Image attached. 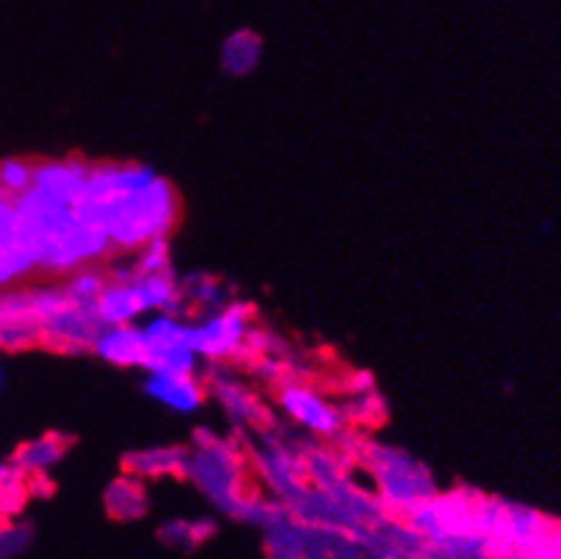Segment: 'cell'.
Instances as JSON below:
<instances>
[{"label":"cell","mask_w":561,"mask_h":559,"mask_svg":"<svg viewBox=\"0 0 561 559\" xmlns=\"http://www.w3.org/2000/svg\"><path fill=\"white\" fill-rule=\"evenodd\" d=\"M14 207L38 275H73L114 250L103 228L84 224L71 204L57 202L36 187L16 196Z\"/></svg>","instance_id":"6da1fadb"},{"label":"cell","mask_w":561,"mask_h":559,"mask_svg":"<svg viewBox=\"0 0 561 559\" xmlns=\"http://www.w3.org/2000/svg\"><path fill=\"white\" fill-rule=\"evenodd\" d=\"M79 218L106 231L114 250L134 253L158 237H171L180 220V198L165 176H154L139 191L117 193L106 202H77Z\"/></svg>","instance_id":"7a4b0ae2"},{"label":"cell","mask_w":561,"mask_h":559,"mask_svg":"<svg viewBox=\"0 0 561 559\" xmlns=\"http://www.w3.org/2000/svg\"><path fill=\"white\" fill-rule=\"evenodd\" d=\"M371 472L377 481V494L386 507H397L399 513H408L423 500L434 494L432 476L421 461L410 459L402 450H393L386 446H375L369 450Z\"/></svg>","instance_id":"3957f363"},{"label":"cell","mask_w":561,"mask_h":559,"mask_svg":"<svg viewBox=\"0 0 561 559\" xmlns=\"http://www.w3.org/2000/svg\"><path fill=\"white\" fill-rule=\"evenodd\" d=\"M198 454H191V476L198 487L209 494L215 505L226 507L231 516H237L244 505L242 481H239V459L220 441H215L211 432H196Z\"/></svg>","instance_id":"277c9868"},{"label":"cell","mask_w":561,"mask_h":559,"mask_svg":"<svg viewBox=\"0 0 561 559\" xmlns=\"http://www.w3.org/2000/svg\"><path fill=\"white\" fill-rule=\"evenodd\" d=\"M147 340V373H182L193 375L198 367V353L191 345V323L176 312L158 310L141 323Z\"/></svg>","instance_id":"5b68a950"},{"label":"cell","mask_w":561,"mask_h":559,"mask_svg":"<svg viewBox=\"0 0 561 559\" xmlns=\"http://www.w3.org/2000/svg\"><path fill=\"white\" fill-rule=\"evenodd\" d=\"M250 318H253V307L242 301H228L220 310L206 312L191 323L193 351L209 362H226L237 356L248 345V334L253 332Z\"/></svg>","instance_id":"8992f818"},{"label":"cell","mask_w":561,"mask_h":559,"mask_svg":"<svg viewBox=\"0 0 561 559\" xmlns=\"http://www.w3.org/2000/svg\"><path fill=\"white\" fill-rule=\"evenodd\" d=\"M279 408L285 410L290 421H296L305 430L314 432L320 437H336L345 426V413L340 408H334L331 402H325L318 391H312L309 386L301 384H285L277 393Z\"/></svg>","instance_id":"52a82bcc"},{"label":"cell","mask_w":561,"mask_h":559,"mask_svg":"<svg viewBox=\"0 0 561 559\" xmlns=\"http://www.w3.org/2000/svg\"><path fill=\"white\" fill-rule=\"evenodd\" d=\"M36 275V264L20 228L14 198L0 193V290L22 285Z\"/></svg>","instance_id":"ba28073f"},{"label":"cell","mask_w":561,"mask_h":559,"mask_svg":"<svg viewBox=\"0 0 561 559\" xmlns=\"http://www.w3.org/2000/svg\"><path fill=\"white\" fill-rule=\"evenodd\" d=\"M90 169H93V163L79 161V158H71V161L33 163V187L73 207L82 198Z\"/></svg>","instance_id":"9c48e42d"},{"label":"cell","mask_w":561,"mask_h":559,"mask_svg":"<svg viewBox=\"0 0 561 559\" xmlns=\"http://www.w3.org/2000/svg\"><path fill=\"white\" fill-rule=\"evenodd\" d=\"M93 353L114 367L145 369L147 340L145 329L136 323H119V327H103L93 342Z\"/></svg>","instance_id":"30bf717a"},{"label":"cell","mask_w":561,"mask_h":559,"mask_svg":"<svg viewBox=\"0 0 561 559\" xmlns=\"http://www.w3.org/2000/svg\"><path fill=\"white\" fill-rule=\"evenodd\" d=\"M145 393L163 408L174 410V413H196L204 404V386L196 380V375H182V373H147L145 378Z\"/></svg>","instance_id":"8fae6325"},{"label":"cell","mask_w":561,"mask_h":559,"mask_svg":"<svg viewBox=\"0 0 561 559\" xmlns=\"http://www.w3.org/2000/svg\"><path fill=\"white\" fill-rule=\"evenodd\" d=\"M125 472L141 478H185L191 476V450L182 446L147 448L128 454L123 461Z\"/></svg>","instance_id":"7c38bea8"},{"label":"cell","mask_w":561,"mask_h":559,"mask_svg":"<svg viewBox=\"0 0 561 559\" xmlns=\"http://www.w3.org/2000/svg\"><path fill=\"white\" fill-rule=\"evenodd\" d=\"M95 310L103 327H119V323H136L147 312L136 283H112L108 280L95 299Z\"/></svg>","instance_id":"4fadbf2b"},{"label":"cell","mask_w":561,"mask_h":559,"mask_svg":"<svg viewBox=\"0 0 561 559\" xmlns=\"http://www.w3.org/2000/svg\"><path fill=\"white\" fill-rule=\"evenodd\" d=\"M106 511L108 516L117 518V522H134V518H141L150 507V500H147L145 483L141 478L125 472L123 478L108 483L106 489Z\"/></svg>","instance_id":"5bb4252c"},{"label":"cell","mask_w":561,"mask_h":559,"mask_svg":"<svg viewBox=\"0 0 561 559\" xmlns=\"http://www.w3.org/2000/svg\"><path fill=\"white\" fill-rule=\"evenodd\" d=\"M68 446H71V443L60 435L36 437V441L22 443V446L16 448L11 467H14L16 472H22L25 478L33 476V472H47L49 467H55L57 461L66 456Z\"/></svg>","instance_id":"9a60e30c"},{"label":"cell","mask_w":561,"mask_h":559,"mask_svg":"<svg viewBox=\"0 0 561 559\" xmlns=\"http://www.w3.org/2000/svg\"><path fill=\"white\" fill-rule=\"evenodd\" d=\"M134 283L136 288H139L147 312H180V280L174 277L171 266L169 270L150 272V275H136Z\"/></svg>","instance_id":"2e32d148"},{"label":"cell","mask_w":561,"mask_h":559,"mask_svg":"<svg viewBox=\"0 0 561 559\" xmlns=\"http://www.w3.org/2000/svg\"><path fill=\"white\" fill-rule=\"evenodd\" d=\"M263 57L261 38L253 31H237L226 38L220 53V62L231 77H248L257 68Z\"/></svg>","instance_id":"e0dca14e"},{"label":"cell","mask_w":561,"mask_h":559,"mask_svg":"<svg viewBox=\"0 0 561 559\" xmlns=\"http://www.w3.org/2000/svg\"><path fill=\"white\" fill-rule=\"evenodd\" d=\"M180 299L206 316V312L220 310L226 305V288L206 275H191L180 283Z\"/></svg>","instance_id":"ac0fdd59"},{"label":"cell","mask_w":561,"mask_h":559,"mask_svg":"<svg viewBox=\"0 0 561 559\" xmlns=\"http://www.w3.org/2000/svg\"><path fill=\"white\" fill-rule=\"evenodd\" d=\"M33 187V163L20 161V158H5L0 161V193L16 198Z\"/></svg>","instance_id":"d6986e66"},{"label":"cell","mask_w":561,"mask_h":559,"mask_svg":"<svg viewBox=\"0 0 561 559\" xmlns=\"http://www.w3.org/2000/svg\"><path fill=\"white\" fill-rule=\"evenodd\" d=\"M169 239L171 237H158V239H152V242H147L145 248L134 250L136 275H150V272L169 270V266H171Z\"/></svg>","instance_id":"ffe728a7"},{"label":"cell","mask_w":561,"mask_h":559,"mask_svg":"<svg viewBox=\"0 0 561 559\" xmlns=\"http://www.w3.org/2000/svg\"><path fill=\"white\" fill-rule=\"evenodd\" d=\"M11 472H14V467H11V465H5V461H0V487H3V483L9 481V478H11Z\"/></svg>","instance_id":"44dd1931"},{"label":"cell","mask_w":561,"mask_h":559,"mask_svg":"<svg viewBox=\"0 0 561 559\" xmlns=\"http://www.w3.org/2000/svg\"><path fill=\"white\" fill-rule=\"evenodd\" d=\"M3 380H5V373H3V364H0V389H3Z\"/></svg>","instance_id":"7402d4cb"}]
</instances>
